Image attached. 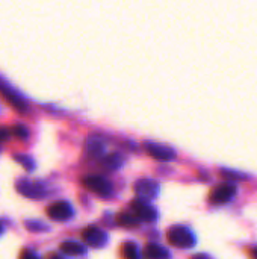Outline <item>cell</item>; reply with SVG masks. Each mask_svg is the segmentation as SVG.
<instances>
[{"label":"cell","instance_id":"603a6c76","mask_svg":"<svg viewBox=\"0 0 257 259\" xmlns=\"http://www.w3.org/2000/svg\"><path fill=\"white\" fill-rule=\"evenodd\" d=\"M251 255H253V259H257V249H254V250L251 252Z\"/></svg>","mask_w":257,"mask_h":259},{"label":"cell","instance_id":"277c9868","mask_svg":"<svg viewBox=\"0 0 257 259\" xmlns=\"http://www.w3.org/2000/svg\"><path fill=\"white\" fill-rule=\"evenodd\" d=\"M17 190L24 196V197H30V199H41L45 196V188L44 185L38 184V182H30V181H18L17 184Z\"/></svg>","mask_w":257,"mask_h":259},{"label":"cell","instance_id":"4fadbf2b","mask_svg":"<svg viewBox=\"0 0 257 259\" xmlns=\"http://www.w3.org/2000/svg\"><path fill=\"white\" fill-rule=\"evenodd\" d=\"M86 149L91 156H98L103 152V143L98 138H89L86 143Z\"/></svg>","mask_w":257,"mask_h":259},{"label":"cell","instance_id":"5bb4252c","mask_svg":"<svg viewBox=\"0 0 257 259\" xmlns=\"http://www.w3.org/2000/svg\"><path fill=\"white\" fill-rule=\"evenodd\" d=\"M117 222L123 226H136L139 223V219L135 214H120Z\"/></svg>","mask_w":257,"mask_h":259},{"label":"cell","instance_id":"d4e9b609","mask_svg":"<svg viewBox=\"0 0 257 259\" xmlns=\"http://www.w3.org/2000/svg\"><path fill=\"white\" fill-rule=\"evenodd\" d=\"M2 231H3V226H2V223H0V234H2Z\"/></svg>","mask_w":257,"mask_h":259},{"label":"cell","instance_id":"e0dca14e","mask_svg":"<svg viewBox=\"0 0 257 259\" xmlns=\"http://www.w3.org/2000/svg\"><path fill=\"white\" fill-rule=\"evenodd\" d=\"M120 164H121V161H120L118 155H112V156H109V158L105 159V165L109 167V168H117Z\"/></svg>","mask_w":257,"mask_h":259},{"label":"cell","instance_id":"6da1fadb","mask_svg":"<svg viewBox=\"0 0 257 259\" xmlns=\"http://www.w3.org/2000/svg\"><path fill=\"white\" fill-rule=\"evenodd\" d=\"M167 238L173 246H176L179 249H188V247L194 246V235L186 228H182V226L171 228L168 231Z\"/></svg>","mask_w":257,"mask_h":259},{"label":"cell","instance_id":"d6986e66","mask_svg":"<svg viewBox=\"0 0 257 259\" xmlns=\"http://www.w3.org/2000/svg\"><path fill=\"white\" fill-rule=\"evenodd\" d=\"M15 159L18 161V162H21L27 170H30L32 167H33V162L27 158V156H20V155H15Z\"/></svg>","mask_w":257,"mask_h":259},{"label":"cell","instance_id":"9a60e30c","mask_svg":"<svg viewBox=\"0 0 257 259\" xmlns=\"http://www.w3.org/2000/svg\"><path fill=\"white\" fill-rule=\"evenodd\" d=\"M123 258L124 259H139V255H138V249L135 244L132 243H126L123 246Z\"/></svg>","mask_w":257,"mask_h":259},{"label":"cell","instance_id":"ac0fdd59","mask_svg":"<svg viewBox=\"0 0 257 259\" xmlns=\"http://www.w3.org/2000/svg\"><path fill=\"white\" fill-rule=\"evenodd\" d=\"M26 228L30 229V231H35V232H38V231H45V229H47L45 225L38 223V222H27V223H26Z\"/></svg>","mask_w":257,"mask_h":259},{"label":"cell","instance_id":"7402d4cb","mask_svg":"<svg viewBox=\"0 0 257 259\" xmlns=\"http://www.w3.org/2000/svg\"><path fill=\"white\" fill-rule=\"evenodd\" d=\"M192 259H211L209 256H206V255H197V256H194Z\"/></svg>","mask_w":257,"mask_h":259},{"label":"cell","instance_id":"5b68a950","mask_svg":"<svg viewBox=\"0 0 257 259\" xmlns=\"http://www.w3.org/2000/svg\"><path fill=\"white\" fill-rule=\"evenodd\" d=\"M235 193H236V187L233 184L227 182V184H221L217 188H214L211 191L209 199L212 203H226L235 196Z\"/></svg>","mask_w":257,"mask_h":259},{"label":"cell","instance_id":"8992f818","mask_svg":"<svg viewBox=\"0 0 257 259\" xmlns=\"http://www.w3.org/2000/svg\"><path fill=\"white\" fill-rule=\"evenodd\" d=\"M47 215L53 220L62 222V220H67L73 215V208L68 202H64V200L55 202L47 208Z\"/></svg>","mask_w":257,"mask_h":259},{"label":"cell","instance_id":"52a82bcc","mask_svg":"<svg viewBox=\"0 0 257 259\" xmlns=\"http://www.w3.org/2000/svg\"><path fill=\"white\" fill-rule=\"evenodd\" d=\"M82 238L85 243H88L92 247H100L106 243V234L103 231H100L98 228H94V226L86 228L82 234Z\"/></svg>","mask_w":257,"mask_h":259},{"label":"cell","instance_id":"ffe728a7","mask_svg":"<svg viewBox=\"0 0 257 259\" xmlns=\"http://www.w3.org/2000/svg\"><path fill=\"white\" fill-rule=\"evenodd\" d=\"M9 135H11V132L6 127H0V141H5Z\"/></svg>","mask_w":257,"mask_h":259},{"label":"cell","instance_id":"7c38bea8","mask_svg":"<svg viewBox=\"0 0 257 259\" xmlns=\"http://www.w3.org/2000/svg\"><path fill=\"white\" fill-rule=\"evenodd\" d=\"M61 250L65 253V255H71V256H79L85 252V247L80 244V243H76V241H64L61 244Z\"/></svg>","mask_w":257,"mask_h":259},{"label":"cell","instance_id":"ba28073f","mask_svg":"<svg viewBox=\"0 0 257 259\" xmlns=\"http://www.w3.org/2000/svg\"><path fill=\"white\" fill-rule=\"evenodd\" d=\"M158 190H159V187H158V184L155 182V181H145V179H142V181H139L136 185H135V191H136V194L141 197V200H147V199H153L155 196H156V193H158Z\"/></svg>","mask_w":257,"mask_h":259},{"label":"cell","instance_id":"9c48e42d","mask_svg":"<svg viewBox=\"0 0 257 259\" xmlns=\"http://www.w3.org/2000/svg\"><path fill=\"white\" fill-rule=\"evenodd\" d=\"M147 152L155 158V159H159V161H170L176 156L174 150L167 147V146H162V144H147Z\"/></svg>","mask_w":257,"mask_h":259},{"label":"cell","instance_id":"cb8c5ba5","mask_svg":"<svg viewBox=\"0 0 257 259\" xmlns=\"http://www.w3.org/2000/svg\"><path fill=\"white\" fill-rule=\"evenodd\" d=\"M50 259H64V258H62V256H58V255H52Z\"/></svg>","mask_w":257,"mask_h":259},{"label":"cell","instance_id":"2e32d148","mask_svg":"<svg viewBox=\"0 0 257 259\" xmlns=\"http://www.w3.org/2000/svg\"><path fill=\"white\" fill-rule=\"evenodd\" d=\"M11 134H12V135H15L17 138H21V140H26V138H27V135H29L27 129H26L23 124H17V126H14V127L11 129Z\"/></svg>","mask_w":257,"mask_h":259},{"label":"cell","instance_id":"7a4b0ae2","mask_svg":"<svg viewBox=\"0 0 257 259\" xmlns=\"http://www.w3.org/2000/svg\"><path fill=\"white\" fill-rule=\"evenodd\" d=\"M0 94L15 111H18V112H24L26 111V108H27L26 100L8 82H5L2 77H0Z\"/></svg>","mask_w":257,"mask_h":259},{"label":"cell","instance_id":"3957f363","mask_svg":"<svg viewBox=\"0 0 257 259\" xmlns=\"http://www.w3.org/2000/svg\"><path fill=\"white\" fill-rule=\"evenodd\" d=\"M82 182H83L85 188H88L89 191H92L98 196H108L112 191L111 184L101 176H86L82 179Z\"/></svg>","mask_w":257,"mask_h":259},{"label":"cell","instance_id":"8fae6325","mask_svg":"<svg viewBox=\"0 0 257 259\" xmlns=\"http://www.w3.org/2000/svg\"><path fill=\"white\" fill-rule=\"evenodd\" d=\"M142 256H144V259H168L170 253H168L167 249H164L159 244H148L144 249Z\"/></svg>","mask_w":257,"mask_h":259},{"label":"cell","instance_id":"44dd1931","mask_svg":"<svg viewBox=\"0 0 257 259\" xmlns=\"http://www.w3.org/2000/svg\"><path fill=\"white\" fill-rule=\"evenodd\" d=\"M20 259H38L33 253H30V252H27V250H23V253H21V258Z\"/></svg>","mask_w":257,"mask_h":259},{"label":"cell","instance_id":"30bf717a","mask_svg":"<svg viewBox=\"0 0 257 259\" xmlns=\"http://www.w3.org/2000/svg\"><path fill=\"white\" fill-rule=\"evenodd\" d=\"M132 209L133 214L139 219V220H145V222H153L156 217V212L151 206L147 205V202L144 200H136L132 203Z\"/></svg>","mask_w":257,"mask_h":259}]
</instances>
